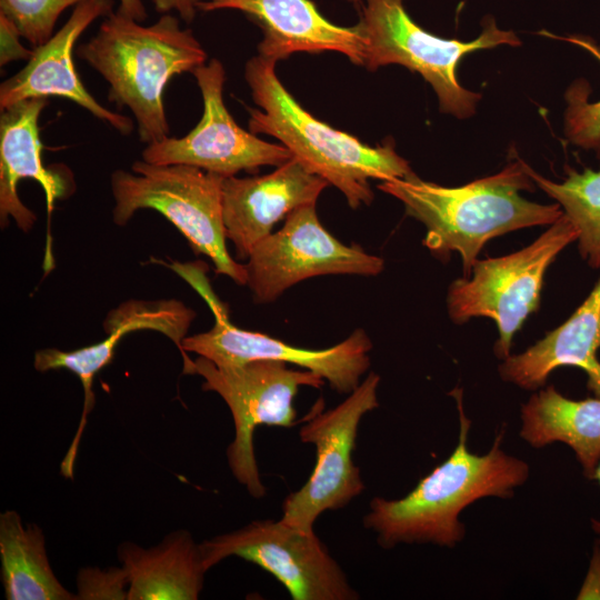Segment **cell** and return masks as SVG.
I'll list each match as a JSON object with an SVG mask.
<instances>
[{
    "instance_id": "6da1fadb",
    "label": "cell",
    "mask_w": 600,
    "mask_h": 600,
    "mask_svg": "<svg viewBox=\"0 0 600 600\" xmlns=\"http://www.w3.org/2000/svg\"><path fill=\"white\" fill-rule=\"evenodd\" d=\"M451 396L459 412V438L448 459L420 479L403 498L376 497L369 504L363 524L377 534L383 548L400 543L452 548L464 538V526L459 520L463 509L487 497L509 499L529 477V466L501 449L503 429L487 453L468 450L471 421L462 407V391L457 388Z\"/></svg>"
},
{
    "instance_id": "7a4b0ae2",
    "label": "cell",
    "mask_w": 600,
    "mask_h": 600,
    "mask_svg": "<svg viewBox=\"0 0 600 600\" xmlns=\"http://www.w3.org/2000/svg\"><path fill=\"white\" fill-rule=\"evenodd\" d=\"M532 188L526 163L519 159L497 174L457 188L423 181L413 172L378 184L403 203L407 214L424 224L423 244L434 257L443 260L452 251L460 254L464 277L471 274L477 256L492 238L552 224L563 214L559 203L540 204L519 194Z\"/></svg>"
},
{
    "instance_id": "3957f363",
    "label": "cell",
    "mask_w": 600,
    "mask_h": 600,
    "mask_svg": "<svg viewBox=\"0 0 600 600\" xmlns=\"http://www.w3.org/2000/svg\"><path fill=\"white\" fill-rule=\"evenodd\" d=\"M77 56L108 82V100L130 109L139 140L147 144L169 137L163 103L168 82L207 61L193 32L170 13L143 26L111 11L97 33L77 48Z\"/></svg>"
},
{
    "instance_id": "277c9868",
    "label": "cell",
    "mask_w": 600,
    "mask_h": 600,
    "mask_svg": "<svg viewBox=\"0 0 600 600\" xmlns=\"http://www.w3.org/2000/svg\"><path fill=\"white\" fill-rule=\"evenodd\" d=\"M276 63L261 54L246 63L244 79L261 108H248L249 131L280 140L309 171L338 188L352 209L372 202L370 179L386 181L412 172L393 144L370 147L311 116L280 82Z\"/></svg>"
},
{
    "instance_id": "5b68a950",
    "label": "cell",
    "mask_w": 600,
    "mask_h": 600,
    "mask_svg": "<svg viewBox=\"0 0 600 600\" xmlns=\"http://www.w3.org/2000/svg\"><path fill=\"white\" fill-rule=\"evenodd\" d=\"M132 172L111 174L114 223L124 226L141 209H152L168 219L189 241L196 253L211 259L216 273L247 284L244 264L228 252L222 212L223 177L188 164L133 162Z\"/></svg>"
},
{
    "instance_id": "8992f818",
    "label": "cell",
    "mask_w": 600,
    "mask_h": 600,
    "mask_svg": "<svg viewBox=\"0 0 600 600\" xmlns=\"http://www.w3.org/2000/svg\"><path fill=\"white\" fill-rule=\"evenodd\" d=\"M357 27L364 42L363 67L373 71L397 63L420 73L436 91L440 110L461 119L474 113L480 94L459 84L456 70L460 60L477 50L521 43L512 31L499 29L491 17L472 41L437 37L410 18L403 0H366Z\"/></svg>"
},
{
    "instance_id": "52a82bcc",
    "label": "cell",
    "mask_w": 600,
    "mask_h": 600,
    "mask_svg": "<svg viewBox=\"0 0 600 600\" xmlns=\"http://www.w3.org/2000/svg\"><path fill=\"white\" fill-rule=\"evenodd\" d=\"M184 374H198L202 389L218 393L230 409L234 438L227 448L228 464L236 480L256 499L266 496L257 466L253 434L259 426L291 428L296 423L293 399L300 387L321 388L324 380L286 362L257 359L218 367L198 357Z\"/></svg>"
},
{
    "instance_id": "ba28073f",
    "label": "cell",
    "mask_w": 600,
    "mask_h": 600,
    "mask_svg": "<svg viewBox=\"0 0 600 600\" xmlns=\"http://www.w3.org/2000/svg\"><path fill=\"white\" fill-rule=\"evenodd\" d=\"M578 239L564 213L528 247L508 256L476 261L471 274L453 281L448 291L450 318L492 319L499 332L494 353L510 356L512 338L540 303L544 273L556 257Z\"/></svg>"
},
{
    "instance_id": "9c48e42d",
    "label": "cell",
    "mask_w": 600,
    "mask_h": 600,
    "mask_svg": "<svg viewBox=\"0 0 600 600\" xmlns=\"http://www.w3.org/2000/svg\"><path fill=\"white\" fill-rule=\"evenodd\" d=\"M379 383L380 376L370 372L340 404L314 411L300 428V440L314 446L317 460L307 482L284 499L282 522L312 532L323 511L344 508L363 492L353 451L361 419L379 407Z\"/></svg>"
},
{
    "instance_id": "30bf717a",
    "label": "cell",
    "mask_w": 600,
    "mask_h": 600,
    "mask_svg": "<svg viewBox=\"0 0 600 600\" xmlns=\"http://www.w3.org/2000/svg\"><path fill=\"white\" fill-rule=\"evenodd\" d=\"M207 570L228 557L252 562L272 574L293 600H356L358 592L312 532L281 520H257L200 543Z\"/></svg>"
},
{
    "instance_id": "8fae6325",
    "label": "cell",
    "mask_w": 600,
    "mask_h": 600,
    "mask_svg": "<svg viewBox=\"0 0 600 600\" xmlns=\"http://www.w3.org/2000/svg\"><path fill=\"white\" fill-rule=\"evenodd\" d=\"M244 267L254 302L268 303L309 278L378 276L384 261L358 244L340 242L321 224L316 203H311L294 209L280 230L258 242Z\"/></svg>"
},
{
    "instance_id": "7c38bea8",
    "label": "cell",
    "mask_w": 600,
    "mask_h": 600,
    "mask_svg": "<svg viewBox=\"0 0 600 600\" xmlns=\"http://www.w3.org/2000/svg\"><path fill=\"white\" fill-rule=\"evenodd\" d=\"M203 101L198 124L184 137L151 142L142 160L158 166L188 164L223 178L240 171L257 172L262 166L279 167L292 154L283 144H272L237 124L224 106L226 71L218 59L193 72Z\"/></svg>"
},
{
    "instance_id": "4fadbf2b",
    "label": "cell",
    "mask_w": 600,
    "mask_h": 600,
    "mask_svg": "<svg viewBox=\"0 0 600 600\" xmlns=\"http://www.w3.org/2000/svg\"><path fill=\"white\" fill-rule=\"evenodd\" d=\"M216 316V323L210 330L182 340L180 352L183 368L192 362L186 352L203 357L218 367L238 366L257 359L277 360L320 376L339 393H351L370 367L372 343L361 328L336 346L316 350L293 347L266 333L240 329L220 313Z\"/></svg>"
},
{
    "instance_id": "5bb4252c",
    "label": "cell",
    "mask_w": 600,
    "mask_h": 600,
    "mask_svg": "<svg viewBox=\"0 0 600 600\" xmlns=\"http://www.w3.org/2000/svg\"><path fill=\"white\" fill-rule=\"evenodd\" d=\"M113 0H84L68 21L43 44L33 48L26 67L0 86V110L32 98L61 97L71 100L108 123L122 136L133 130V121L100 104L86 89L73 62V47L97 19L108 16Z\"/></svg>"
},
{
    "instance_id": "9a60e30c",
    "label": "cell",
    "mask_w": 600,
    "mask_h": 600,
    "mask_svg": "<svg viewBox=\"0 0 600 600\" xmlns=\"http://www.w3.org/2000/svg\"><path fill=\"white\" fill-rule=\"evenodd\" d=\"M328 184L296 158L264 176L224 178L223 223L237 258L248 259L277 222L301 206L317 203Z\"/></svg>"
},
{
    "instance_id": "2e32d148",
    "label": "cell",
    "mask_w": 600,
    "mask_h": 600,
    "mask_svg": "<svg viewBox=\"0 0 600 600\" xmlns=\"http://www.w3.org/2000/svg\"><path fill=\"white\" fill-rule=\"evenodd\" d=\"M242 11L260 26L263 38L259 54L274 61L294 52L337 51L363 66L364 42L356 26L341 27L327 20L311 0H206L198 10Z\"/></svg>"
},
{
    "instance_id": "e0dca14e",
    "label": "cell",
    "mask_w": 600,
    "mask_h": 600,
    "mask_svg": "<svg viewBox=\"0 0 600 600\" xmlns=\"http://www.w3.org/2000/svg\"><path fill=\"white\" fill-rule=\"evenodd\" d=\"M48 104V98H32L12 104L0 116V220L1 227L13 218L24 232L32 229L37 217L18 196L21 179H33L46 194L48 219L56 200L71 192L72 182L67 169L47 168L42 162L39 117Z\"/></svg>"
},
{
    "instance_id": "ac0fdd59",
    "label": "cell",
    "mask_w": 600,
    "mask_h": 600,
    "mask_svg": "<svg viewBox=\"0 0 600 600\" xmlns=\"http://www.w3.org/2000/svg\"><path fill=\"white\" fill-rule=\"evenodd\" d=\"M600 278L577 310L558 328L526 351L509 356L499 366L506 382L522 389L542 387L557 368L570 366L583 370L587 387L600 398Z\"/></svg>"
},
{
    "instance_id": "d6986e66",
    "label": "cell",
    "mask_w": 600,
    "mask_h": 600,
    "mask_svg": "<svg viewBox=\"0 0 600 600\" xmlns=\"http://www.w3.org/2000/svg\"><path fill=\"white\" fill-rule=\"evenodd\" d=\"M118 558L129 578L127 600H196L208 571L200 543L187 530L170 532L147 549L122 542Z\"/></svg>"
},
{
    "instance_id": "ffe728a7",
    "label": "cell",
    "mask_w": 600,
    "mask_h": 600,
    "mask_svg": "<svg viewBox=\"0 0 600 600\" xmlns=\"http://www.w3.org/2000/svg\"><path fill=\"white\" fill-rule=\"evenodd\" d=\"M520 437L533 448L569 446L591 480L600 461V398L573 400L548 386L522 406Z\"/></svg>"
},
{
    "instance_id": "44dd1931",
    "label": "cell",
    "mask_w": 600,
    "mask_h": 600,
    "mask_svg": "<svg viewBox=\"0 0 600 600\" xmlns=\"http://www.w3.org/2000/svg\"><path fill=\"white\" fill-rule=\"evenodd\" d=\"M1 580L7 600H74L56 577L42 529L16 510L0 514Z\"/></svg>"
},
{
    "instance_id": "7402d4cb",
    "label": "cell",
    "mask_w": 600,
    "mask_h": 600,
    "mask_svg": "<svg viewBox=\"0 0 600 600\" xmlns=\"http://www.w3.org/2000/svg\"><path fill=\"white\" fill-rule=\"evenodd\" d=\"M526 171L542 190L557 200L564 216L578 231L581 257L592 268H600V168L578 172L567 169L561 183L548 180L526 164Z\"/></svg>"
},
{
    "instance_id": "603a6c76",
    "label": "cell",
    "mask_w": 600,
    "mask_h": 600,
    "mask_svg": "<svg viewBox=\"0 0 600 600\" xmlns=\"http://www.w3.org/2000/svg\"><path fill=\"white\" fill-rule=\"evenodd\" d=\"M196 312L179 300H128L109 311L101 342L113 351L124 334L142 329L156 330L171 339L181 351L182 340Z\"/></svg>"
},
{
    "instance_id": "cb8c5ba5",
    "label": "cell",
    "mask_w": 600,
    "mask_h": 600,
    "mask_svg": "<svg viewBox=\"0 0 600 600\" xmlns=\"http://www.w3.org/2000/svg\"><path fill=\"white\" fill-rule=\"evenodd\" d=\"M101 342L87 346L73 351H62L54 348L38 350L34 354L33 366L39 372H47L56 369H67L74 373L83 388L84 400L78 430L61 462L60 470L64 478L72 479L78 448L88 414L94 406V393L92 391L96 374L113 358Z\"/></svg>"
},
{
    "instance_id": "d4e9b609",
    "label": "cell",
    "mask_w": 600,
    "mask_h": 600,
    "mask_svg": "<svg viewBox=\"0 0 600 600\" xmlns=\"http://www.w3.org/2000/svg\"><path fill=\"white\" fill-rule=\"evenodd\" d=\"M84 0H0V13L11 20L33 48L54 33L61 13Z\"/></svg>"
},
{
    "instance_id": "484cf974",
    "label": "cell",
    "mask_w": 600,
    "mask_h": 600,
    "mask_svg": "<svg viewBox=\"0 0 600 600\" xmlns=\"http://www.w3.org/2000/svg\"><path fill=\"white\" fill-rule=\"evenodd\" d=\"M589 91L584 80L576 81L568 89L564 133L578 147L600 150V100L591 103Z\"/></svg>"
},
{
    "instance_id": "4316f807",
    "label": "cell",
    "mask_w": 600,
    "mask_h": 600,
    "mask_svg": "<svg viewBox=\"0 0 600 600\" xmlns=\"http://www.w3.org/2000/svg\"><path fill=\"white\" fill-rule=\"evenodd\" d=\"M76 600H127L129 578L126 569L87 567L77 574Z\"/></svg>"
},
{
    "instance_id": "83f0119b",
    "label": "cell",
    "mask_w": 600,
    "mask_h": 600,
    "mask_svg": "<svg viewBox=\"0 0 600 600\" xmlns=\"http://www.w3.org/2000/svg\"><path fill=\"white\" fill-rule=\"evenodd\" d=\"M22 38L16 24L0 13V66L3 67L12 61L29 60L33 54L20 42Z\"/></svg>"
},
{
    "instance_id": "f1b7e54d",
    "label": "cell",
    "mask_w": 600,
    "mask_h": 600,
    "mask_svg": "<svg viewBox=\"0 0 600 600\" xmlns=\"http://www.w3.org/2000/svg\"><path fill=\"white\" fill-rule=\"evenodd\" d=\"M154 9L164 14L176 11L179 13L180 18L186 22L190 23L193 21L198 7L202 1L206 0H150Z\"/></svg>"
},
{
    "instance_id": "f546056e",
    "label": "cell",
    "mask_w": 600,
    "mask_h": 600,
    "mask_svg": "<svg viewBox=\"0 0 600 600\" xmlns=\"http://www.w3.org/2000/svg\"><path fill=\"white\" fill-rule=\"evenodd\" d=\"M578 599H600V543L598 542Z\"/></svg>"
},
{
    "instance_id": "4dcf8cb0",
    "label": "cell",
    "mask_w": 600,
    "mask_h": 600,
    "mask_svg": "<svg viewBox=\"0 0 600 600\" xmlns=\"http://www.w3.org/2000/svg\"><path fill=\"white\" fill-rule=\"evenodd\" d=\"M117 12L138 22H144L148 13L142 0H119Z\"/></svg>"
},
{
    "instance_id": "1f68e13d",
    "label": "cell",
    "mask_w": 600,
    "mask_h": 600,
    "mask_svg": "<svg viewBox=\"0 0 600 600\" xmlns=\"http://www.w3.org/2000/svg\"><path fill=\"white\" fill-rule=\"evenodd\" d=\"M591 480H596L600 484V461L593 471ZM591 527H592V530L598 536L597 542L600 543V520L591 519Z\"/></svg>"
},
{
    "instance_id": "d6a6232c",
    "label": "cell",
    "mask_w": 600,
    "mask_h": 600,
    "mask_svg": "<svg viewBox=\"0 0 600 600\" xmlns=\"http://www.w3.org/2000/svg\"><path fill=\"white\" fill-rule=\"evenodd\" d=\"M350 3L353 4L356 9H361L362 2L360 0H348Z\"/></svg>"
}]
</instances>
